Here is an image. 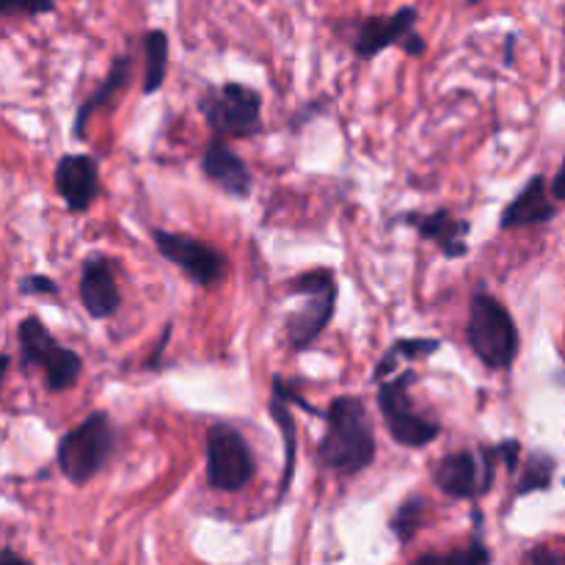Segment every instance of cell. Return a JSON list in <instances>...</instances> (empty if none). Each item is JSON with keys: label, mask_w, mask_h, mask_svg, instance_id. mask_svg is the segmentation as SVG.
<instances>
[{"label": "cell", "mask_w": 565, "mask_h": 565, "mask_svg": "<svg viewBox=\"0 0 565 565\" xmlns=\"http://www.w3.org/2000/svg\"><path fill=\"white\" fill-rule=\"evenodd\" d=\"M326 417L320 463L337 475L364 472L375 461V434L370 414L359 397H337Z\"/></svg>", "instance_id": "cell-1"}, {"label": "cell", "mask_w": 565, "mask_h": 565, "mask_svg": "<svg viewBox=\"0 0 565 565\" xmlns=\"http://www.w3.org/2000/svg\"><path fill=\"white\" fill-rule=\"evenodd\" d=\"M467 340L475 356L489 370H511L522 348L519 326L500 298L475 292L469 303Z\"/></svg>", "instance_id": "cell-2"}, {"label": "cell", "mask_w": 565, "mask_h": 565, "mask_svg": "<svg viewBox=\"0 0 565 565\" xmlns=\"http://www.w3.org/2000/svg\"><path fill=\"white\" fill-rule=\"evenodd\" d=\"M114 428L105 412H94L92 417L83 419L77 428H72L64 439L58 441L55 461H58L61 475L75 486L88 483L94 475L103 472L114 452Z\"/></svg>", "instance_id": "cell-3"}, {"label": "cell", "mask_w": 565, "mask_h": 565, "mask_svg": "<svg viewBox=\"0 0 565 565\" xmlns=\"http://www.w3.org/2000/svg\"><path fill=\"white\" fill-rule=\"evenodd\" d=\"M292 296H303L307 303L287 318V342L296 351H307L326 329L337 309V281L331 268H315L290 281Z\"/></svg>", "instance_id": "cell-4"}, {"label": "cell", "mask_w": 565, "mask_h": 565, "mask_svg": "<svg viewBox=\"0 0 565 565\" xmlns=\"http://www.w3.org/2000/svg\"><path fill=\"white\" fill-rule=\"evenodd\" d=\"M17 340H20L22 367L42 364L44 381H47L50 392H66L77 384V379H81L83 373L81 356H77L75 351H70V348L58 345L42 320H22L20 329H17Z\"/></svg>", "instance_id": "cell-5"}, {"label": "cell", "mask_w": 565, "mask_h": 565, "mask_svg": "<svg viewBox=\"0 0 565 565\" xmlns=\"http://www.w3.org/2000/svg\"><path fill=\"white\" fill-rule=\"evenodd\" d=\"M199 108H202L204 119L215 136L246 138L259 132V125H263V119H259L263 99L254 88L243 86V83H224L221 88H210Z\"/></svg>", "instance_id": "cell-6"}, {"label": "cell", "mask_w": 565, "mask_h": 565, "mask_svg": "<svg viewBox=\"0 0 565 565\" xmlns=\"http://www.w3.org/2000/svg\"><path fill=\"white\" fill-rule=\"evenodd\" d=\"M257 463L246 439L232 425L218 423L207 430V480L213 489L241 491L254 480Z\"/></svg>", "instance_id": "cell-7"}, {"label": "cell", "mask_w": 565, "mask_h": 565, "mask_svg": "<svg viewBox=\"0 0 565 565\" xmlns=\"http://www.w3.org/2000/svg\"><path fill=\"white\" fill-rule=\"evenodd\" d=\"M414 373L406 370L397 379H384L379 381V408L384 414V423L390 428L392 439L403 447H425L430 441H436V436L441 434L439 423H430V419L419 417L414 412L412 401H408V384H412Z\"/></svg>", "instance_id": "cell-8"}, {"label": "cell", "mask_w": 565, "mask_h": 565, "mask_svg": "<svg viewBox=\"0 0 565 565\" xmlns=\"http://www.w3.org/2000/svg\"><path fill=\"white\" fill-rule=\"evenodd\" d=\"M497 463H500L497 445H483L478 456L469 450L450 452L434 469V480L441 494L452 497V500H475V497L486 494L491 489Z\"/></svg>", "instance_id": "cell-9"}, {"label": "cell", "mask_w": 565, "mask_h": 565, "mask_svg": "<svg viewBox=\"0 0 565 565\" xmlns=\"http://www.w3.org/2000/svg\"><path fill=\"white\" fill-rule=\"evenodd\" d=\"M154 246L196 285L213 287L226 276L224 254L207 243L196 241V237L177 235V232H154Z\"/></svg>", "instance_id": "cell-10"}, {"label": "cell", "mask_w": 565, "mask_h": 565, "mask_svg": "<svg viewBox=\"0 0 565 565\" xmlns=\"http://www.w3.org/2000/svg\"><path fill=\"white\" fill-rule=\"evenodd\" d=\"M55 191L72 213H86L99 193L97 160L88 154H64L55 166Z\"/></svg>", "instance_id": "cell-11"}, {"label": "cell", "mask_w": 565, "mask_h": 565, "mask_svg": "<svg viewBox=\"0 0 565 565\" xmlns=\"http://www.w3.org/2000/svg\"><path fill=\"white\" fill-rule=\"evenodd\" d=\"M81 301L83 309L92 315L94 320H105L110 315L119 312L121 292L116 287L114 268H110L108 257H88L81 270Z\"/></svg>", "instance_id": "cell-12"}, {"label": "cell", "mask_w": 565, "mask_h": 565, "mask_svg": "<svg viewBox=\"0 0 565 565\" xmlns=\"http://www.w3.org/2000/svg\"><path fill=\"white\" fill-rule=\"evenodd\" d=\"M557 218V202L550 196L546 188V177L535 174L530 177L527 185L519 191V196L502 210L500 230H524V226L550 224Z\"/></svg>", "instance_id": "cell-13"}, {"label": "cell", "mask_w": 565, "mask_h": 565, "mask_svg": "<svg viewBox=\"0 0 565 565\" xmlns=\"http://www.w3.org/2000/svg\"><path fill=\"white\" fill-rule=\"evenodd\" d=\"M401 224L417 230L419 237H425V241H434L447 259H461L469 254V224L456 218V215H450L447 210H436V213H406L401 218Z\"/></svg>", "instance_id": "cell-14"}, {"label": "cell", "mask_w": 565, "mask_h": 565, "mask_svg": "<svg viewBox=\"0 0 565 565\" xmlns=\"http://www.w3.org/2000/svg\"><path fill=\"white\" fill-rule=\"evenodd\" d=\"M417 25V9L414 6H403L392 17H370L359 25L356 39H353V50L359 58H375L381 50L401 44V39Z\"/></svg>", "instance_id": "cell-15"}, {"label": "cell", "mask_w": 565, "mask_h": 565, "mask_svg": "<svg viewBox=\"0 0 565 565\" xmlns=\"http://www.w3.org/2000/svg\"><path fill=\"white\" fill-rule=\"evenodd\" d=\"M202 169L215 185H221L226 193H232V196L246 199L248 191H252V174H248L246 163H243L221 138H215V141L204 149Z\"/></svg>", "instance_id": "cell-16"}, {"label": "cell", "mask_w": 565, "mask_h": 565, "mask_svg": "<svg viewBox=\"0 0 565 565\" xmlns=\"http://www.w3.org/2000/svg\"><path fill=\"white\" fill-rule=\"evenodd\" d=\"M127 81H130V55H119V58H114V64H110V72H108V77L103 81V86H99L97 92H94L92 97H88L86 103L77 108L75 136H83V127L88 125V119H92L94 110H99L103 105H108L110 99H114L116 94L127 86Z\"/></svg>", "instance_id": "cell-17"}, {"label": "cell", "mask_w": 565, "mask_h": 565, "mask_svg": "<svg viewBox=\"0 0 565 565\" xmlns=\"http://www.w3.org/2000/svg\"><path fill=\"white\" fill-rule=\"evenodd\" d=\"M557 472V458L546 450H533L524 461V472L519 478L516 497L535 494V491H550L555 483Z\"/></svg>", "instance_id": "cell-18"}, {"label": "cell", "mask_w": 565, "mask_h": 565, "mask_svg": "<svg viewBox=\"0 0 565 565\" xmlns=\"http://www.w3.org/2000/svg\"><path fill=\"white\" fill-rule=\"evenodd\" d=\"M147 50V75H143V94L160 92L169 75V36L163 31H149L143 39Z\"/></svg>", "instance_id": "cell-19"}, {"label": "cell", "mask_w": 565, "mask_h": 565, "mask_svg": "<svg viewBox=\"0 0 565 565\" xmlns=\"http://www.w3.org/2000/svg\"><path fill=\"white\" fill-rule=\"evenodd\" d=\"M441 348L439 340H397L395 345L386 351V356L381 359L379 364H375V381H384L390 379L392 373H395L397 362L401 359H408V362H414V359H425L430 356V353H436Z\"/></svg>", "instance_id": "cell-20"}, {"label": "cell", "mask_w": 565, "mask_h": 565, "mask_svg": "<svg viewBox=\"0 0 565 565\" xmlns=\"http://www.w3.org/2000/svg\"><path fill=\"white\" fill-rule=\"evenodd\" d=\"M268 412H270V417H274V423L279 425L281 439H285V461H287L285 489H287V486H290V478H292V467H296V417H292V412H290V403H287L279 392H274V397H270Z\"/></svg>", "instance_id": "cell-21"}, {"label": "cell", "mask_w": 565, "mask_h": 565, "mask_svg": "<svg viewBox=\"0 0 565 565\" xmlns=\"http://www.w3.org/2000/svg\"><path fill=\"white\" fill-rule=\"evenodd\" d=\"M491 555L480 541H475L467 550L450 552V555H423L414 565H489Z\"/></svg>", "instance_id": "cell-22"}, {"label": "cell", "mask_w": 565, "mask_h": 565, "mask_svg": "<svg viewBox=\"0 0 565 565\" xmlns=\"http://www.w3.org/2000/svg\"><path fill=\"white\" fill-rule=\"evenodd\" d=\"M423 511H425V502L419 500V497H412V500H406L401 508H397L395 519H392V530L397 533V539L408 541L414 533H417V527L423 524Z\"/></svg>", "instance_id": "cell-23"}, {"label": "cell", "mask_w": 565, "mask_h": 565, "mask_svg": "<svg viewBox=\"0 0 565 565\" xmlns=\"http://www.w3.org/2000/svg\"><path fill=\"white\" fill-rule=\"evenodd\" d=\"M55 9V0H0V14H14V11H25V14H47Z\"/></svg>", "instance_id": "cell-24"}, {"label": "cell", "mask_w": 565, "mask_h": 565, "mask_svg": "<svg viewBox=\"0 0 565 565\" xmlns=\"http://www.w3.org/2000/svg\"><path fill=\"white\" fill-rule=\"evenodd\" d=\"M497 456H500V461L505 463L508 472H516L519 458H522V441L519 439L500 441V445H497Z\"/></svg>", "instance_id": "cell-25"}, {"label": "cell", "mask_w": 565, "mask_h": 565, "mask_svg": "<svg viewBox=\"0 0 565 565\" xmlns=\"http://www.w3.org/2000/svg\"><path fill=\"white\" fill-rule=\"evenodd\" d=\"M25 296H55L58 292V285H55L53 279H47V276H28L25 281H22L20 287Z\"/></svg>", "instance_id": "cell-26"}, {"label": "cell", "mask_w": 565, "mask_h": 565, "mask_svg": "<svg viewBox=\"0 0 565 565\" xmlns=\"http://www.w3.org/2000/svg\"><path fill=\"white\" fill-rule=\"evenodd\" d=\"M524 565H565V557L552 552L550 546H533V550L524 555Z\"/></svg>", "instance_id": "cell-27"}, {"label": "cell", "mask_w": 565, "mask_h": 565, "mask_svg": "<svg viewBox=\"0 0 565 565\" xmlns=\"http://www.w3.org/2000/svg\"><path fill=\"white\" fill-rule=\"evenodd\" d=\"M401 44H403V50H406L408 55H423L425 53V39L419 36V33H414V31H408L406 36L401 39Z\"/></svg>", "instance_id": "cell-28"}, {"label": "cell", "mask_w": 565, "mask_h": 565, "mask_svg": "<svg viewBox=\"0 0 565 565\" xmlns=\"http://www.w3.org/2000/svg\"><path fill=\"white\" fill-rule=\"evenodd\" d=\"M550 196L555 199V202H565V158H563L561 169H557L555 180H552V185H550Z\"/></svg>", "instance_id": "cell-29"}, {"label": "cell", "mask_w": 565, "mask_h": 565, "mask_svg": "<svg viewBox=\"0 0 565 565\" xmlns=\"http://www.w3.org/2000/svg\"><path fill=\"white\" fill-rule=\"evenodd\" d=\"M0 565H31L28 561H22L20 555H14V552H0Z\"/></svg>", "instance_id": "cell-30"}, {"label": "cell", "mask_w": 565, "mask_h": 565, "mask_svg": "<svg viewBox=\"0 0 565 565\" xmlns=\"http://www.w3.org/2000/svg\"><path fill=\"white\" fill-rule=\"evenodd\" d=\"M513 47H516V36H508V44H505V64H513Z\"/></svg>", "instance_id": "cell-31"}, {"label": "cell", "mask_w": 565, "mask_h": 565, "mask_svg": "<svg viewBox=\"0 0 565 565\" xmlns=\"http://www.w3.org/2000/svg\"><path fill=\"white\" fill-rule=\"evenodd\" d=\"M9 364H11V359L6 356V353H0V384H3L6 373H9Z\"/></svg>", "instance_id": "cell-32"}, {"label": "cell", "mask_w": 565, "mask_h": 565, "mask_svg": "<svg viewBox=\"0 0 565 565\" xmlns=\"http://www.w3.org/2000/svg\"><path fill=\"white\" fill-rule=\"evenodd\" d=\"M475 3H478V0H469V6H475Z\"/></svg>", "instance_id": "cell-33"}]
</instances>
